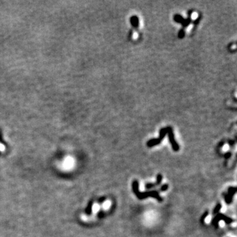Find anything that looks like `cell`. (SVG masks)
Wrapping results in <instances>:
<instances>
[{"instance_id":"cell-1","label":"cell","mask_w":237,"mask_h":237,"mask_svg":"<svg viewBox=\"0 0 237 237\" xmlns=\"http://www.w3.org/2000/svg\"><path fill=\"white\" fill-rule=\"evenodd\" d=\"M132 191L134 194L136 195L138 199L139 200H144L146 199L147 198H153L158 200L159 202H162L163 198L160 196V192L157 190H150V191H146V192H141L139 190V183L137 180H134L132 182Z\"/></svg>"},{"instance_id":"cell-2","label":"cell","mask_w":237,"mask_h":237,"mask_svg":"<svg viewBox=\"0 0 237 237\" xmlns=\"http://www.w3.org/2000/svg\"><path fill=\"white\" fill-rule=\"evenodd\" d=\"M168 130H169V127L162 128V129L160 130V137L157 139H151L150 140H149V141L147 142V146H148L149 148H151V147L155 146L156 145L160 144L161 142H162V140L164 139L165 135L168 133Z\"/></svg>"},{"instance_id":"cell-3","label":"cell","mask_w":237,"mask_h":237,"mask_svg":"<svg viewBox=\"0 0 237 237\" xmlns=\"http://www.w3.org/2000/svg\"><path fill=\"white\" fill-rule=\"evenodd\" d=\"M221 220H223L225 223H227V224H231V223L234 222V219H232V218L227 217V216H225L224 214L218 213L216 215L215 217H214L213 219L212 220V225L215 228H218L219 221Z\"/></svg>"},{"instance_id":"cell-4","label":"cell","mask_w":237,"mask_h":237,"mask_svg":"<svg viewBox=\"0 0 237 237\" xmlns=\"http://www.w3.org/2000/svg\"><path fill=\"white\" fill-rule=\"evenodd\" d=\"M74 158L71 157V156H67V157L65 158L63 162V163H62V168L65 171H70L74 167Z\"/></svg>"},{"instance_id":"cell-5","label":"cell","mask_w":237,"mask_h":237,"mask_svg":"<svg viewBox=\"0 0 237 237\" xmlns=\"http://www.w3.org/2000/svg\"><path fill=\"white\" fill-rule=\"evenodd\" d=\"M236 192V187H231L229 188V190H228V194H223V196H224L225 201L227 204H230L232 203V198H233L234 195L235 194V193Z\"/></svg>"},{"instance_id":"cell-6","label":"cell","mask_w":237,"mask_h":237,"mask_svg":"<svg viewBox=\"0 0 237 237\" xmlns=\"http://www.w3.org/2000/svg\"><path fill=\"white\" fill-rule=\"evenodd\" d=\"M168 134H169V141L171 144L172 149H173V150L175 151H179V146L178 145V144L177 143L175 139L174 134H173V132H172V128L171 127H169V130H168Z\"/></svg>"},{"instance_id":"cell-7","label":"cell","mask_w":237,"mask_h":237,"mask_svg":"<svg viewBox=\"0 0 237 237\" xmlns=\"http://www.w3.org/2000/svg\"><path fill=\"white\" fill-rule=\"evenodd\" d=\"M163 179V176L162 174H158L157 175V179H156V182L155 183H146L145 185V188L146 190L151 189V188L156 187V186H159L162 183Z\"/></svg>"},{"instance_id":"cell-8","label":"cell","mask_w":237,"mask_h":237,"mask_svg":"<svg viewBox=\"0 0 237 237\" xmlns=\"http://www.w3.org/2000/svg\"><path fill=\"white\" fill-rule=\"evenodd\" d=\"M221 208H222V205L221 204H217V205H216V206L215 207V208L213 209V214H214V215H215V214L219 212V211L220 209H221Z\"/></svg>"},{"instance_id":"cell-9","label":"cell","mask_w":237,"mask_h":237,"mask_svg":"<svg viewBox=\"0 0 237 237\" xmlns=\"http://www.w3.org/2000/svg\"><path fill=\"white\" fill-rule=\"evenodd\" d=\"M139 19H138V18L136 17H133L131 18V23L132 24V25H134V26H139Z\"/></svg>"},{"instance_id":"cell-10","label":"cell","mask_w":237,"mask_h":237,"mask_svg":"<svg viewBox=\"0 0 237 237\" xmlns=\"http://www.w3.org/2000/svg\"><path fill=\"white\" fill-rule=\"evenodd\" d=\"M208 214H209V212H208V211H206V212H205V213L203 214V215H202L201 218H200V221H201V223H202V224H204V221H205V219H206V218L207 217H208Z\"/></svg>"},{"instance_id":"cell-11","label":"cell","mask_w":237,"mask_h":237,"mask_svg":"<svg viewBox=\"0 0 237 237\" xmlns=\"http://www.w3.org/2000/svg\"><path fill=\"white\" fill-rule=\"evenodd\" d=\"M168 188H169V185L168 184H164V185H163L161 186L160 191L161 192H165V191L168 190Z\"/></svg>"},{"instance_id":"cell-12","label":"cell","mask_w":237,"mask_h":237,"mask_svg":"<svg viewBox=\"0 0 237 237\" xmlns=\"http://www.w3.org/2000/svg\"><path fill=\"white\" fill-rule=\"evenodd\" d=\"M5 151V146H4V145L2 143H0V151L3 152V151Z\"/></svg>"},{"instance_id":"cell-13","label":"cell","mask_w":237,"mask_h":237,"mask_svg":"<svg viewBox=\"0 0 237 237\" xmlns=\"http://www.w3.org/2000/svg\"><path fill=\"white\" fill-rule=\"evenodd\" d=\"M192 19H196L197 18V17H198V14L196 13H195V12H193L192 13Z\"/></svg>"},{"instance_id":"cell-14","label":"cell","mask_w":237,"mask_h":237,"mask_svg":"<svg viewBox=\"0 0 237 237\" xmlns=\"http://www.w3.org/2000/svg\"><path fill=\"white\" fill-rule=\"evenodd\" d=\"M231 156V152H227V153L225 154V158L226 159H229L230 157Z\"/></svg>"}]
</instances>
